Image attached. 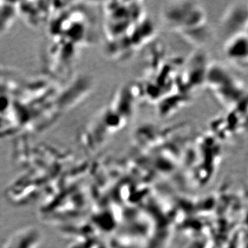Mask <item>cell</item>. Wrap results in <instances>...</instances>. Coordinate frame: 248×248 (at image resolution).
Here are the masks:
<instances>
[{
	"label": "cell",
	"mask_w": 248,
	"mask_h": 248,
	"mask_svg": "<svg viewBox=\"0 0 248 248\" xmlns=\"http://www.w3.org/2000/svg\"><path fill=\"white\" fill-rule=\"evenodd\" d=\"M247 32L237 34L226 41L225 53L227 58L236 66L247 68L248 39Z\"/></svg>",
	"instance_id": "3"
},
{
	"label": "cell",
	"mask_w": 248,
	"mask_h": 248,
	"mask_svg": "<svg viewBox=\"0 0 248 248\" xmlns=\"http://www.w3.org/2000/svg\"><path fill=\"white\" fill-rule=\"evenodd\" d=\"M162 16L168 25L181 30H187L195 26L200 27L205 23V14L203 10L193 2L175 1L169 3L165 5Z\"/></svg>",
	"instance_id": "1"
},
{
	"label": "cell",
	"mask_w": 248,
	"mask_h": 248,
	"mask_svg": "<svg viewBox=\"0 0 248 248\" xmlns=\"http://www.w3.org/2000/svg\"><path fill=\"white\" fill-rule=\"evenodd\" d=\"M248 6L236 2L228 8L221 19V30L226 39L232 36L247 32Z\"/></svg>",
	"instance_id": "2"
}]
</instances>
